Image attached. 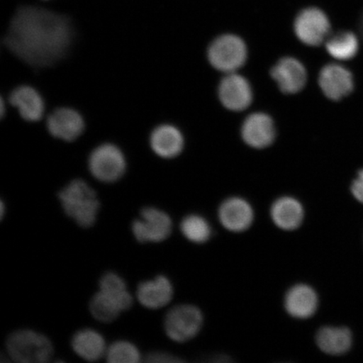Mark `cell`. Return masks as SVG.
Wrapping results in <instances>:
<instances>
[{
	"label": "cell",
	"instance_id": "obj_16",
	"mask_svg": "<svg viewBox=\"0 0 363 363\" xmlns=\"http://www.w3.org/2000/svg\"><path fill=\"white\" fill-rule=\"evenodd\" d=\"M318 303L316 292L307 284L294 285L285 295L286 311L296 319L305 320L314 315Z\"/></svg>",
	"mask_w": 363,
	"mask_h": 363
},
{
	"label": "cell",
	"instance_id": "obj_11",
	"mask_svg": "<svg viewBox=\"0 0 363 363\" xmlns=\"http://www.w3.org/2000/svg\"><path fill=\"white\" fill-rule=\"evenodd\" d=\"M319 84L326 97L338 101L348 96L354 89L352 72L338 65H329L322 68L319 76Z\"/></svg>",
	"mask_w": 363,
	"mask_h": 363
},
{
	"label": "cell",
	"instance_id": "obj_14",
	"mask_svg": "<svg viewBox=\"0 0 363 363\" xmlns=\"http://www.w3.org/2000/svg\"><path fill=\"white\" fill-rule=\"evenodd\" d=\"M219 219L226 230L242 233L252 225L254 213L252 206L243 199L230 198L222 203Z\"/></svg>",
	"mask_w": 363,
	"mask_h": 363
},
{
	"label": "cell",
	"instance_id": "obj_6",
	"mask_svg": "<svg viewBox=\"0 0 363 363\" xmlns=\"http://www.w3.org/2000/svg\"><path fill=\"white\" fill-rule=\"evenodd\" d=\"M203 325V315L199 308L183 305L172 308L167 313L164 328L167 337L177 342H185L196 337Z\"/></svg>",
	"mask_w": 363,
	"mask_h": 363
},
{
	"label": "cell",
	"instance_id": "obj_15",
	"mask_svg": "<svg viewBox=\"0 0 363 363\" xmlns=\"http://www.w3.org/2000/svg\"><path fill=\"white\" fill-rule=\"evenodd\" d=\"M9 101L26 121H39L44 116V99L42 94L31 86L21 85L13 89Z\"/></svg>",
	"mask_w": 363,
	"mask_h": 363
},
{
	"label": "cell",
	"instance_id": "obj_30",
	"mask_svg": "<svg viewBox=\"0 0 363 363\" xmlns=\"http://www.w3.org/2000/svg\"><path fill=\"white\" fill-rule=\"evenodd\" d=\"M4 206L3 201L1 202V216H4Z\"/></svg>",
	"mask_w": 363,
	"mask_h": 363
},
{
	"label": "cell",
	"instance_id": "obj_26",
	"mask_svg": "<svg viewBox=\"0 0 363 363\" xmlns=\"http://www.w3.org/2000/svg\"><path fill=\"white\" fill-rule=\"evenodd\" d=\"M106 356L111 363H136L142 359L138 347L126 340H119L111 345Z\"/></svg>",
	"mask_w": 363,
	"mask_h": 363
},
{
	"label": "cell",
	"instance_id": "obj_5",
	"mask_svg": "<svg viewBox=\"0 0 363 363\" xmlns=\"http://www.w3.org/2000/svg\"><path fill=\"white\" fill-rule=\"evenodd\" d=\"M208 61L216 69L234 72L242 67L247 58V50L243 40L234 35L220 36L208 48Z\"/></svg>",
	"mask_w": 363,
	"mask_h": 363
},
{
	"label": "cell",
	"instance_id": "obj_1",
	"mask_svg": "<svg viewBox=\"0 0 363 363\" xmlns=\"http://www.w3.org/2000/svg\"><path fill=\"white\" fill-rule=\"evenodd\" d=\"M74 35L67 16L27 6L13 16L4 43L26 65L45 68L56 65L67 56Z\"/></svg>",
	"mask_w": 363,
	"mask_h": 363
},
{
	"label": "cell",
	"instance_id": "obj_28",
	"mask_svg": "<svg viewBox=\"0 0 363 363\" xmlns=\"http://www.w3.org/2000/svg\"><path fill=\"white\" fill-rule=\"evenodd\" d=\"M352 193L358 201L363 203V169L358 172L357 179L353 181Z\"/></svg>",
	"mask_w": 363,
	"mask_h": 363
},
{
	"label": "cell",
	"instance_id": "obj_21",
	"mask_svg": "<svg viewBox=\"0 0 363 363\" xmlns=\"http://www.w3.org/2000/svg\"><path fill=\"white\" fill-rule=\"evenodd\" d=\"M316 343L320 350L328 355H342L350 350L352 335L346 328L325 326L318 331Z\"/></svg>",
	"mask_w": 363,
	"mask_h": 363
},
{
	"label": "cell",
	"instance_id": "obj_4",
	"mask_svg": "<svg viewBox=\"0 0 363 363\" xmlns=\"http://www.w3.org/2000/svg\"><path fill=\"white\" fill-rule=\"evenodd\" d=\"M126 159L121 150L111 143H104L93 150L89 157L91 174L103 183H115L126 171Z\"/></svg>",
	"mask_w": 363,
	"mask_h": 363
},
{
	"label": "cell",
	"instance_id": "obj_3",
	"mask_svg": "<svg viewBox=\"0 0 363 363\" xmlns=\"http://www.w3.org/2000/svg\"><path fill=\"white\" fill-rule=\"evenodd\" d=\"M9 357L21 363H43L52 359L53 346L44 335L30 330L15 331L6 342Z\"/></svg>",
	"mask_w": 363,
	"mask_h": 363
},
{
	"label": "cell",
	"instance_id": "obj_29",
	"mask_svg": "<svg viewBox=\"0 0 363 363\" xmlns=\"http://www.w3.org/2000/svg\"><path fill=\"white\" fill-rule=\"evenodd\" d=\"M4 99L1 101V115L2 116L4 115V111H6V108H4Z\"/></svg>",
	"mask_w": 363,
	"mask_h": 363
},
{
	"label": "cell",
	"instance_id": "obj_23",
	"mask_svg": "<svg viewBox=\"0 0 363 363\" xmlns=\"http://www.w3.org/2000/svg\"><path fill=\"white\" fill-rule=\"evenodd\" d=\"M99 290L115 298L123 311L130 310L133 305V295L128 291L125 281L115 272H107L102 277Z\"/></svg>",
	"mask_w": 363,
	"mask_h": 363
},
{
	"label": "cell",
	"instance_id": "obj_13",
	"mask_svg": "<svg viewBox=\"0 0 363 363\" xmlns=\"http://www.w3.org/2000/svg\"><path fill=\"white\" fill-rule=\"evenodd\" d=\"M242 135L250 147L258 149L269 147L274 143L276 135L274 121L266 113H252L245 120Z\"/></svg>",
	"mask_w": 363,
	"mask_h": 363
},
{
	"label": "cell",
	"instance_id": "obj_27",
	"mask_svg": "<svg viewBox=\"0 0 363 363\" xmlns=\"http://www.w3.org/2000/svg\"><path fill=\"white\" fill-rule=\"evenodd\" d=\"M145 361L150 363H175L181 362L183 360L176 356L172 355L170 353L162 352H154L149 353Z\"/></svg>",
	"mask_w": 363,
	"mask_h": 363
},
{
	"label": "cell",
	"instance_id": "obj_18",
	"mask_svg": "<svg viewBox=\"0 0 363 363\" xmlns=\"http://www.w3.org/2000/svg\"><path fill=\"white\" fill-rule=\"evenodd\" d=\"M184 136L177 127L165 124L156 127L150 135V146L157 156L169 159L183 151Z\"/></svg>",
	"mask_w": 363,
	"mask_h": 363
},
{
	"label": "cell",
	"instance_id": "obj_20",
	"mask_svg": "<svg viewBox=\"0 0 363 363\" xmlns=\"http://www.w3.org/2000/svg\"><path fill=\"white\" fill-rule=\"evenodd\" d=\"M72 347L83 359L94 362L106 355V340L98 331L84 329L78 331L72 337Z\"/></svg>",
	"mask_w": 363,
	"mask_h": 363
},
{
	"label": "cell",
	"instance_id": "obj_7",
	"mask_svg": "<svg viewBox=\"0 0 363 363\" xmlns=\"http://www.w3.org/2000/svg\"><path fill=\"white\" fill-rule=\"evenodd\" d=\"M172 223L171 218L157 208H144L140 218L133 224V231L140 242H162L169 237Z\"/></svg>",
	"mask_w": 363,
	"mask_h": 363
},
{
	"label": "cell",
	"instance_id": "obj_22",
	"mask_svg": "<svg viewBox=\"0 0 363 363\" xmlns=\"http://www.w3.org/2000/svg\"><path fill=\"white\" fill-rule=\"evenodd\" d=\"M325 48L331 57L340 61H347L357 55L359 43L355 34L342 31L331 36Z\"/></svg>",
	"mask_w": 363,
	"mask_h": 363
},
{
	"label": "cell",
	"instance_id": "obj_9",
	"mask_svg": "<svg viewBox=\"0 0 363 363\" xmlns=\"http://www.w3.org/2000/svg\"><path fill=\"white\" fill-rule=\"evenodd\" d=\"M47 128L53 138L74 142L83 134L85 122L81 113L74 108L62 107L50 113Z\"/></svg>",
	"mask_w": 363,
	"mask_h": 363
},
{
	"label": "cell",
	"instance_id": "obj_17",
	"mask_svg": "<svg viewBox=\"0 0 363 363\" xmlns=\"http://www.w3.org/2000/svg\"><path fill=\"white\" fill-rule=\"evenodd\" d=\"M136 295L140 305L151 310H157L169 305L174 296V287L169 279L160 275L140 283Z\"/></svg>",
	"mask_w": 363,
	"mask_h": 363
},
{
	"label": "cell",
	"instance_id": "obj_2",
	"mask_svg": "<svg viewBox=\"0 0 363 363\" xmlns=\"http://www.w3.org/2000/svg\"><path fill=\"white\" fill-rule=\"evenodd\" d=\"M58 198L66 215L79 226L88 228L96 221L101 203L96 192L85 181H71L59 192Z\"/></svg>",
	"mask_w": 363,
	"mask_h": 363
},
{
	"label": "cell",
	"instance_id": "obj_12",
	"mask_svg": "<svg viewBox=\"0 0 363 363\" xmlns=\"http://www.w3.org/2000/svg\"><path fill=\"white\" fill-rule=\"evenodd\" d=\"M271 76L284 94L302 90L307 82V72L302 63L293 57H284L272 68Z\"/></svg>",
	"mask_w": 363,
	"mask_h": 363
},
{
	"label": "cell",
	"instance_id": "obj_8",
	"mask_svg": "<svg viewBox=\"0 0 363 363\" xmlns=\"http://www.w3.org/2000/svg\"><path fill=\"white\" fill-rule=\"evenodd\" d=\"M294 30L303 43L315 47L328 38L330 23L325 13L319 9H306L295 20Z\"/></svg>",
	"mask_w": 363,
	"mask_h": 363
},
{
	"label": "cell",
	"instance_id": "obj_25",
	"mask_svg": "<svg viewBox=\"0 0 363 363\" xmlns=\"http://www.w3.org/2000/svg\"><path fill=\"white\" fill-rule=\"evenodd\" d=\"M180 229L184 237L194 243L206 242L211 235L210 224L201 216L185 217L182 221Z\"/></svg>",
	"mask_w": 363,
	"mask_h": 363
},
{
	"label": "cell",
	"instance_id": "obj_19",
	"mask_svg": "<svg viewBox=\"0 0 363 363\" xmlns=\"http://www.w3.org/2000/svg\"><path fill=\"white\" fill-rule=\"evenodd\" d=\"M303 216L302 204L291 197H282L276 201L271 208V217L279 228L294 230L301 225Z\"/></svg>",
	"mask_w": 363,
	"mask_h": 363
},
{
	"label": "cell",
	"instance_id": "obj_24",
	"mask_svg": "<svg viewBox=\"0 0 363 363\" xmlns=\"http://www.w3.org/2000/svg\"><path fill=\"white\" fill-rule=\"evenodd\" d=\"M89 310L95 319L104 323H110L123 312L115 298L101 290L91 299Z\"/></svg>",
	"mask_w": 363,
	"mask_h": 363
},
{
	"label": "cell",
	"instance_id": "obj_10",
	"mask_svg": "<svg viewBox=\"0 0 363 363\" xmlns=\"http://www.w3.org/2000/svg\"><path fill=\"white\" fill-rule=\"evenodd\" d=\"M219 97L222 104L230 111H242L252 101V91L244 77L231 72L220 82Z\"/></svg>",
	"mask_w": 363,
	"mask_h": 363
}]
</instances>
